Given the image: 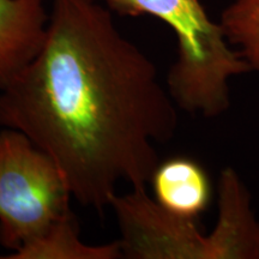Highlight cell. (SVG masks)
Returning a JSON list of instances; mask_svg holds the SVG:
<instances>
[{
  "instance_id": "6da1fadb",
  "label": "cell",
  "mask_w": 259,
  "mask_h": 259,
  "mask_svg": "<svg viewBox=\"0 0 259 259\" xmlns=\"http://www.w3.org/2000/svg\"><path fill=\"white\" fill-rule=\"evenodd\" d=\"M153 61L97 0H53L44 46L0 89V126L50 155L73 199L103 215L120 183L147 186L178 128Z\"/></svg>"
},
{
  "instance_id": "7a4b0ae2",
  "label": "cell",
  "mask_w": 259,
  "mask_h": 259,
  "mask_svg": "<svg viewBox=\"0 0 259 259\" xmlns=\"http://www.w3.org/2000/svg\"><path fill=\"white\" fill-rule=\"evenodd\" d=\"M220 218L205 236L196 220L163 209L147 186L116 192L109 206L118 222L119 245L127 259H259V225L250 199L236 193L220 196Z\"/></svg>"
},
{
  "instance_id": "3957f363",
  "label": "cell",
  "mask_w": 259,
  "mask_h": 259,
  "mask_svg": "<svg viewBox=\"0 0 259 259\" xmlns=\"http://www.w3.org/2000/svg\"><path fill=\"white\" fill-rule=\"evenodd\" d=\"M102 2L121 16H153L174 31L178 57L168 71L167 87L179 108L205 118L228 111L229 80L252 69L232 48L221 24L209 18L200 0Z\"/></svg>"
},
{
  "instance_id": "277c9868",
  "label": "cell",
  "mask_w": 259,
  "mask_h": 259,
  "mask_svg": "<svg viewBox=\"0 0 259 259\" xmlns=\"http://www.w3.org/2000/svg\"><path fill=\"white\" fill-rule=\"evenodd\" d=\"M72 198L46 151L18 130L0 131V244L15 254L44 240L76 216Z\"/></svg>"
},
{
  "instance_id": "5b68a950",
  "label": "cell",
  "mask_w": 259,
  "mask_h": 259,
  "mask_svg": "<svg viewBox=\"0 0 259 259\" xmlns=\"http://www.w3.org/2000/svg\"><path fill=\"white\" fill-rule=\"evenodd\" d=\"M48 22L44 0H0V89L37 56Z\"/></svg>"
},
{
  "instance_id": "8992f818",
  "label": "cell",
  "mask_w": 259,
  "mask_h": 259,
  "mask_svg": "<svg viewBox=\"0 0 259 259\" xmlns=\"http://www.w3.org/2000/svg\"><path fill=\"white\" fill-rule=\"evenodd\" d=\"M155 200L180 218L197 220L208 208L211 185L206 171L189 157L162 162L150 179Z\"/></svg>"
},
{
  "instance_id": "52a82bcc",
  "label": "cell",
  "mask_w": 259,
  "mask_h": 259,
  "mask_svg": "<svg viewBox=\"0 0 259 259\" xmlns=\"http://www.w3.org/2000/svg\"><path fill=\"white\" fill-rule=\"evenodd\" d=\"M8 259H119L122 258L120 245L115 240L106 245L84 244L79 238L77 218L63 225L37 244L8 255Z\"/></svg>"
},
{
  "instance_id": "ba28073f",
  "label": "cell",
  "mask_w": 259,
  "mask_h": 259,
  "mask_svg": "<svg viewBox=\"0 0 259 259\" xmlns=\"http://www.w3.org/2000/svg\"><path fill=\"white\" fill-rule=\"evenodd\" d=\"M220 24L229 44L259 73V0H235L222 12Z\"/></svg>"
}]
</instances>
